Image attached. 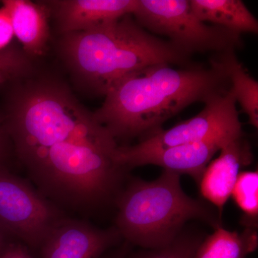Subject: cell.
<instances>
[{"label":"cell","mask_w":258,"mask_h":258,"mask_svg":"<svg viewBox=\"0 0 258 258\" xmlns=\"http://www.w3.org/2000/svg\"><path fill=\"white\" fill-rule=\"evenodd\" d=\"M229 88L227 75L214 58L209 69L154 64L120 80L93 114L116 142L141 136L145 139L189 105L205 103Z\"/></svg>","instance_id":"cell-1"},{"label":"cell","mask_w":258,"mask_h":258,"mask_svg":"<svg viewBox=\"0 0 258 258\" xmlns=\"http://www.w3.org/2000/svg\"><path fill=\"white\" fill-rule=\"evenodd\" d=\"M127 15L64 35L61 50L76 76L104 96L120 80L154 64H186L189 55L147 31Z\"/></svg>","instance_id":"cell-2"},{"label":"cell","mask_w":258,"mask_h":258,"mask_svg":"<svg viewBox=\"0 0 258 258\" xmlns=\"http://www.w3.org/2000/svg\"><path fill=\"white\" fill-rule=\"evenodd\" d=\"M115 226L122 239L142 249L170 244L189 220L220 227L216 214L203 202L183 191L180 174L164 170L158 179H133L123 184L114 200Z\"/></svg>","instance_id":"cell-3"},{"label":"cell","mask_w":258,"mask_h":258,"mask_svg":"<svg viewBox=\"0 0 258 258\" xmlns=\"http://www.w3.org/2000/svg\"><path fill=\"white\" fill-rule=\"evenodd\" d=\"M5 129L20 161L60 141L107 132L67 88L53 83H36L16 93Z\"/></svg>","instance_id":"cell-4"},{"label":"cell","mask_w":258,"mask_h":258,"mask_svg":"<svg viewBox=\"0 0 258 258\" xmlns=\"http://www.w3.org/2000/svg\"><path fill=\"white\" fill-rule=\"evenodd\" d=\"M132 15L147 31L167 37L171 45L188 55L219 53L242 45L240 34L202 21L188 0H137Z\"/></svg>","instance_id":"cell-5"},{"label":"cell","mask_w":258,"mask_h":258,"mask_svg":"<svg viewBox=\"0 0 258 258\" xmlns=\"http://www.w3.org/2000/svg\"><path fill=\"white\" fill-rule=\"evenodd\" d=\"M66 215L33 184L0 167V227L10 237L39 250Z\"/></svg>","instance_id":"cell-6"},{"label":"cell","mask_w":258,"mask_h":258,"mask_svg":"<svg viewBox=\"0 0 258 258\" xmlns=\"http://www.w3.org/2000/svg\"><path fill=\"white\" fill-rule=\"evenodd\" d=\"M242 134H225L203 142L174 147L147 149L138 145L118 147L113 154L115 164L124 170L144 165L161 166L164 170L189 174L198 184L215 154Z\"/></svg>","instance_id":"cell-7"},{"label":"cell","mask_w":258,"mask_h":258,"mask_svg":"<svg viewBox=\"0 0 258 258\" xmlns=\"http://www.w3.org/2000/svg\"><path fill=\"white\" fill-rule=\"evenodd\" d=\"M236 100L229 88L205 102L199 114L167 130L158 131L137 145L147 149L196 143L225 134H242Z\"/></svg>","instance_id":"cell-8"},{"label":"cell","mask_w":258,"mask_h":258,"mask_svg":"<svg viewBox=\"0 0 258 258\" xmlns=\"http://www.w3.org/2000/svg\"><path fill=\"white\" fill-rule=\"evenodd\" d=\"M122 240L115 227L98 228L66 216L52 229L39 250L42 258H101Z\"/></svg>","instance_id":"cell-9"},{"label":"cell","mask_w":258,"mask_h":258,"mask_svg":"<svg viewBox=\"0 0 258 258\" xmlns=\"http://www.w3.org/2000/svg\"><path fill=\"white\" fill-rule=\"evenodd\" d=\"M137 0H57L49 2L64 35L85 31L133 14Z\"/></svg>","instance_id":"cell-10"},{"label":"cell","mask_w":258,"mask_h":258,"mask_svg":"<svg viewBox=\"0 0 258 258\" xmlns=\"http://www.w3.org/2000/svg\"><path fill=\"white\" fill-rule=\"evenodd\" d=\"M252 160L250 147L242 137L224 146L220 156L204 171L199 184L200 191L203 198L219 209L220 216L230 198L240 168L249 165Z\"/></svg>","instance_id":"cell-11"},{"label":"cell","mask_w":258,"mask_h":258,"mask_svg":"<svg viewBox=\"0 0 258 258\" xmlns=\"http://www.w3.org/2000/svg\"><path fill=\"white\" fill-rule=\"evenodd\" d=\"M3 7L10 15L14 35L25 52L30 55H42L50 35L47 7L27 0H4Z\"/></svg>","instance_id":"cell-12"},{"label":"cell","mask_w":258,"mask_h":258,"mask_svg":"<svg viewBox=\"0 0 258 258\" xmlns=\"http://www.w3.org/2000/svg\"><path fill=\"white\" fill-rule=\"evenodd\" d=\"M194 13L212 23L241 35L257 33L258 22L241 0H189Z\"/></svg>","instance_id":"cell-13"},{"label":"cell","mask_w":258,"mask_h":258,"mask_svg":"<svg viewBox=\"0 0 258 258\" xmlns=\"http://www.w3.org/2000/svg\"><path fill=\"white\" fill-rule=\"evenodd\" d=\"M215 60L221 66L230 82V91L248 117L249 123L258 127V83L236 57L234 50L217 53Z\"/></svg>","instance_id":"cell-14"},{"label":"cell","mask_w":258,"mask_h":258,"mask_svg":"<svg viewBox=\"0 0 258 258\" xmlns=\"http://www.w3.org/2000/svg\"><path fill=\"white\" fill-rule=\"evenodd\" d=\"M257 247V235L252 229L242 233L218 227L203 239L195 258H246Z\"/></svg>","instance_id":"cell-15"},{"label":"cell","mask_w":258,"mask_h":258,"mask_svg":"<svg viewBox=\"0 0 258 258\" xmlns=\"http://www.w3.org/2000/svg\"><path fill=\"white\" fill-rule=\"evenodd\" d=\"M203 240L198 234L181 232L175 240L164 247L130 252L128 258H195Z\"/></svg>","instance_id":"cell-16"},{"label":"cell","mask_w":258,"mask_h":258,"mask_svg":"<svg viewBox=\"0 0 258 258\" xmlns=\"http://www.w3.org/2000/svg\"><path fill=\"white\" fill-rule=\"evenodd\" d=\"M231 195L235 203L248 217L258 214V172L244 171L239 174Z\"/></svg>","instance_id":"cell-17"},{"label":"cell","mask_w":258,"mask_h":258,"mask_svg":"<svg viewBox=\"0 0 258 258\" xmlns=\"http://www.w3.org/2000/svg\"><path fill=\"white\" fill-rule=\"evenodd\" d=\"M29 62L26 56L14 47L0 50V85L26 72Z\"/></svg>","instance_id":"cell-18"},{"label":"cell","mask_w":258,"mask_h":258,"mask_svg":"<svg viewBox=\"0 0 258 258\" xmlns=\"http://www.w3.org/2000/svg\"><path fill=\"white\" fill-rule=\"evenodd\" d=\"M14 36L13 25L8 11L5 8H0V50L10 46Z\"/></svg>","instance_id":"cell-19"},{"label":"cell","mask_w":258,"mask_h":258,"mask_svg":"<svg viewBox=\"0 0 258 258\" xmlns=\"http://www.w3.org/2000/svg\"><path fill=\"white\" fill-rule=\"evenodd\" d=\"M0 258H33L30 249L19 241L10 240L0 252Z\"/></svg>","instance_id":"cell-20"},{"label":"cell","mask_w":258,"mask_h":258,"mask_svg":"<svg viewBox=\"0 0 258 258\" xmlns=\"http://www.w3.org/2000/svg\"><path fill=\"white\" fill-rule=\"evenodd\" d=\"M10 141L4 127L0 125V167H8L6 161L9 154Z\"/></svg>","instance_id":"cell-21"},{"label":"cell","mask_w":258,"mask_h":258,"mask_svg":"<svg viewBox=\"0 0 258 258\" xmlns=\"http://www.w3.org/2000/svg\"><path fill=\"white\" fill-rule=\"evenodd\" d=\"M131 244L128 242H123L118 247H113L108 252L103 254L101 258H128L129 252H131Z\"/></svg>","instance_id":"cell-22"},{"label":"cell","mask_w":258,"mask_h":258,"mask_svg":"<svg viewBox=\"0 0 258 258\" xmlns=\"http://www.w3.org/2000/svg\"><path fill=\"white\" fill-rule=\"evenodd\" d=\"M10 237V236L0 227V252L4 249L6 244L11 240Z\"/></svg>","instance_id":"cell-23"}]
</instances>
